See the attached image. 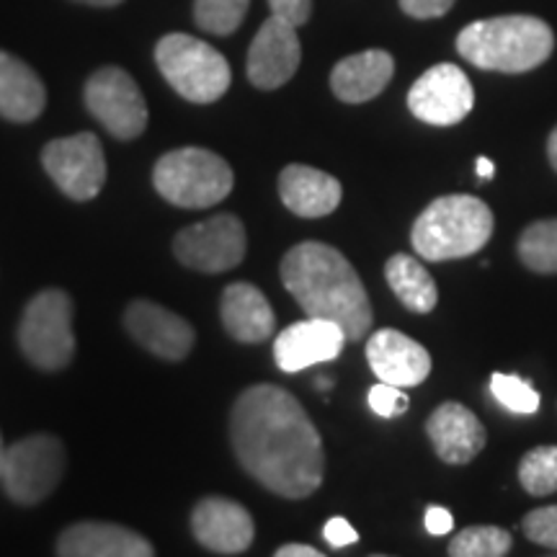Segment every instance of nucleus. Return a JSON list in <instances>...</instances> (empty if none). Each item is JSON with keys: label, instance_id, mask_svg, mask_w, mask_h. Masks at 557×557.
<instances>
[{"label": "nucleus", "instance_id": "obj_1", "mask_svg": "<svg viewBox=\"0 0 557 557\" xmlns=\"http://www.w3.org/2000/svg\"><path fill=\"white\" fill-rule=\"evenodd\" d=\"M230 438L240 468L276 496L302 500L323 485V438L287 389L248 387L233 406Z\"/></svg>", "mask_w": 557, "mask_h": 557}, {"label": "nucleus", "instance_id": "obj_2", "mask_svg": "<svg viewBox=\"0 0 557 557\" xmlns=\"http://www.w3.org/2000/svg\"><path fill=\"white\" fill-rule=\"evenodd\" d=\"M282 284L308 318L333 320L348 341H364L374 323L372 305L357 269L325 243H299L278 267Z\"/></svg>", "mask_w": 557, "mask_h": 557}, {"label": "nucleus", "instance_id": "obj_3", "mask_svg": "<svg viewBox=\"0 0 557 557\" xmlns=\"http://www.w3.org/2000/svg\"><path fill=\"white\" fill-rule=\"evenodd\" d=\"M555 34L537 16H496L465 26L457 52L470 65L496 73H529L549 60Z\"/></svg>", "mask_w": 557, "mask_h": 557}, {"label": "nucleus", "instance_id": "obj_4", "mask_svg": "<svg viewBox=\"0 0 557 557\" xmlns=\"http://www.w3.org/2000/svg\"><path fill=\"white\" fill-rule=\"evenodd\" d=\"M493 227L496 220L483 199L470 194H447L418 214L410 243L426 261L468 259L487 246Z\"/></svg>", "mask_w": 557, "mask_h": 557}, {"label": "nucleus", "instance_id": "obj_5", "mask_svg": "<svg viewBox=\"0 0 557 557\" xmlns=\"http://www.w3.org/2000/svg\"><path fill=\"white\" fill-rule=\"evenodd\" d=\"M235 176L225 158L205 148L165 152L152 169V186L181 209H207L220 205L233 191Z\"/></svg>", "mask_w": 557, "mask_h": 557}, {"label": "nucleus", "instance_id": "obj_6", "mask_svg": "<svg viewBox=\"0 0 557 557\" xmlns=\"http://www.w3.org/2000/svg\"><path fill=\"white\" fill-rule=\"evenodd\" d=\"M156 62L171 88L191 103H214L233 81L227 60L189 34H165L156 47Z\"/></svg>", "mask_w": 557, "mask_h": 557}, {"label": "nucleus", "instance_id": "obj_7", "mask_svg": "<svg viewBox=\"0 0 557 557\" xmlns=\"http://www.w3.org/2000/svg\"><path fill=\"white\" fill-rule=\"evenodd\" d=\"M18 346L45 372L65 369L75 354L73 299L62 289H45L32 297L18 323Z\"/></svg>", "mask_w": 557, "mask_h": 557}, {"label": "nucleus", "instance_id": "obj_8", "mask_svg": "<svg viewBox=\"0 0 557 557\" xmlns=\"http://www.w3.org/2000/svg\"><path fill=\"white\" fill-rule=\"evenodd\" d=\"M65 472V449L58 436L34 434L5 449V496L21 506H37L52 496Z\"/></svg>", "mask_w": 557, "mask_h": 557}, {"label": "nucleus", "instance_id": "obj_9", "mask_svg": "<svg viewBox=\"0 0 557 557\" xmlns=\"http://www.w3.org/2000/svg\"><path fill=\"white\" fill-rule=\"evenodd\" d=\"M86 107L116 139H135L148 127V103L127 70L107 65L86 83Z\"/></svg>", "mask_w": 557, "mask_h": 557}, {"label": "nucleus", "instance_id": "obj_10", "mask_svg": "<svg viewBox=\"0 0 557 557\" xmlns=\"http://www.w3.org/2000/svg\"><path fill=\"white\" fill-rule=\"evenodd\" d=\"M41 165L60 191L75 201L99 197L107 184V158L94 132L52 139L41 150Z\"/></svg>", "mask_w": 557, "mask_h": 557}, {"label": "nucleus", "instance_id": "obj_11", "mask_svg": "<svg viewBox=\"0 0 557 557\" xmlns=\"http://www.w3.org/2000/svg\"><path fill=\"white\" fill-rule=\"evenodd\" d=\"M173 253L201 274H222L246 259V227L235 214H218L181 230L173 238Z\"/></svg>", "mask_w": 557, "mask_h": 557}, {"label": "nucleus", "instance_id": "obj_12", "mask_svg": "<svg viewBox=\"0 0 557 557\" xmlns=\"http://www.w3.org/2000/svg\"><path fill=\"white\" fill-rule=\"evenodd\" d=\"M475 107V90L462 67L442 62L429 67L408 90V109L416 120L451 127L459 124Z\"/></svg>", "mask_w": 557, "mask_h": 557}, {"label": "nucleus", "instance_id": "obj_13", "mask_svg": "<svg viewBox=\"0 0 557 557\" xmlns=\"http://www.w3.org/2000/svg\"><path fill=\"white\" fill-rule=\"evenodd\" d=\"M302 62L297 26L271 16L256 32L248 50V81L261 90H276L295 78Z\"/></svg>", "mask_w": 557, "mask_h": 557}, {"label": "nucleus", "instance_id": "obj_14", "mask_svg": "<svg viewBox=\"0 0 557 557\" xmlns=\"http://www.w3.org/2000/svg\"><path fill=\"white\" fill-rule=\"evenodd\" d=\"M124 325L139 346L165 361L186 359L197 341L189 320L150 299H135L124 312Z\"/></svg>", "mask_w": 557, "mask_h": 557}, {"label": "nucleus", "instance_id": "obj_15", "mask_svg": "<svg viewBox=\"0 0 557 557\" xmlns=\"http://www.w3.org/2000/svg\"><path fill=\"white\" fill-rule=\"evenodd\" d=\"M191 532L199 545L212 553L240 555L253 545L256 524L246 506L222 496H209L194 506Z\"/></svg>", "mask_w": 557, "mask_h": 557}, {"label": "nucleus", "instance_id": "obj_16", "mask_svg": "<svg viewBox=\"0 0 557 557\" xmlns=\"http://www.w3.org/2000/svg\"><path fill=\"white\" fill-rule=\"evenodd\" d=\"M346 333L338 323L323 318H308L289 325L274 341V359L282 372H302V369L333 361L344 351Z\"/></svg>", "mask_w": 557, "mask_h": 557}, {"label": "nucleus", "instance_id": "obj_17", "mask_svg": "<svg viewBox=\"0 0 557 557\" xmlns=\"http://www.w3.org/2000/svg\"><path fill=\"white\" fill-rule=\"evenodd\" d=\"M367 361L382 382L418 387L431 374V354L406 333L382 329L367 338Z\"/></svg>", "mask_w": 557, "mask_h": 557}, {"label": "nucleus", "instance_id": "obj_18", "mask_svg": "<svg viewBox=\"0 0 557 557\" xmlns=\"http://www.w3.org/2000/svg\"><path fill=\"white\" fill-rule=\"evenodd\" d=\"M426 434L438 459L447 465H468L485 447V429L480 418L462 403H442L426 421Z\"/></svg>", "mask_w": 557, "mask_h": 557}, {"label": "nucleus", "instance_id": "obj_19", "mask_svg": "<svg viewBox=\"0 0 557 557\" xmlns=\"http://www.w3.org/2000/svg\"><path fill=\"white\" fill-rule=\"evenodd\" d=\"M62 557H152L156 547L143 534L107 521H81L58 540Z\"/></svg>", "mask_w": 557, "mask_h": 557}, {"label": "nucleus", "instance_id": "obj_20", "mask_svg": "<svg viewBox=\"0 0 557 557\" xmlns=\"http://www.w3.org/2000/svg\"><path fill=\"white\" fill-rule=\"evenodd\" d=\"M278 197L284 207L295 212L297 218H329L336 212L344 197L338 178L331 173L310 169V165L292 163L278 173Z\"/></svg>", "mask_w": 557, "mask_h": 557}, {"label": "nucleus", "instance_id": "obj_21", "mask_svg": "<svg viewBox=\"0 0 557 557\" xmlns=\"http://www.w3.org/2000/svg\"><path fill=\"white\" fill-rule=\"evenodd\" d=\"M220 318L225 331L240 344H263L276 331L274 308L267 295L248 282H235L222 292Z\"/></svg>", "mask_w": 557, "mask_h": 557}, {"label": "nucleus", "instance_id": "obj_22", "mask_svg": "<svg viewBox=\"0 0 557 557\" xmlns=\"http://www.w3.org/2000/svg\"><path fill=\"white\" fill-rule=\"evenodd\" d=\"M395 60L385 50H364L344 58L333 67L331 88L344 103H364L377 99L393 81Z\"/></svg>", "mask_w": 557, "mask_h": 557}, {"label": "nucleus", "instance_id": "obj_23", "mask_svg": "<svg viewBox=\"0 0 557 557\" xmlns=\"http://www.w3.org/2000/svg\"><path fill=\"white\" fill-rule=\"evenodd\" d=\"M47 107V88L24 60L0 50V116L9 122H34Z\"/></svg>", "mask_w": 557, "mask_h": 557}, {"label": "nucleus", "instance_id": "obj_24", "mask_svg": "<svg viewBox=\"0 0 557 557\" xmlns=\"http://www.w3.org/2000/svg\"><path fill=\"white\" fill-rule=\"evenodd\" d=\"M385 278L389 289L395 292V297H398L410 312L426 315V312L436 308V282L418 259H410L406 253H395L385 267Z\"/></svg>", "mask_w": 557, "mask_h": 557}, {"label": "nucleus", "instance_id": "obj_25", "mask_svg": "<svg viewBox=\"0 0 557 557\" xmlns=\"http://www.w3.org/2000/svg\"><path fill=\"white\" fill-rule=\"evenodd\" d=\"M519 259L529 271L557 274V218L529 225L519 238Z\"/></svg>", "mask_w": 557, "mask_h": 557}, {"label": "nucleus", "instance_id": "obj_26", "mask_svg": "<svg viewBox=\"0 0 557 557\" xmlns=\"http://www.w3.org/2000/svg\"><path fill=\"white\" fill-rule=\"evenodd\" d=\"M513 540L506 529L480 524L468 527L451 537L449 555L451 557H504L511 549Z\"/></svg>", "mask_w": 557, "mask_h": 557}, {"label": "nucleus", "instance_id": "obj_27", "mask_svg": "<svg viewBox=\"0 0 557 557\" xmlns=\"http://www.w3.org/2000/svg\"><path fill=\"white\" fill-rule=\"evenodd\" d=\"M519 483L534 498L553 496L557 491V447L527 451L519 462Z\"/></svg>", "mask_w": 557, "mask_h": 557}, {"label": "nucleus", "instance_id": "obj_28", "mask_svg": "<svg viewBox=\"0 0 557 557\" xmlns=\"http://www.w3.org/2000/svg\"><path fill=\"white\" fill-rule=\"evenodd\" d=\"M250 0H197L194 21L214 37H230L246 18Z\"/></svg>", "mask_w": 557, "mask_h": 557}, {"label": "nucleus", "instance_id": "obj_29", "mask_svg": "<svg viewBox=\"0 0 557 557\" xmlns=\"http://www.w3.org/2000/svg\"><path fill=\"white\" fill-rule=\"evenodd\" d=\"M491 393L511 413L532 416L540 410V393L527 380L517 377V374H491Z\"/></svg>", "mask_w": 557, "mask_h": 557}, {"label": "nucleus", "instance_id": "obj_30", "mask_svg": "<svg viewBox=\"0 0 557 557\" xmlns=\"http://www.w3.org/2000/svg\"><path fill=\"white\" fill-rule=\"evenodd\" d=\"M521 529H524V537L534 542V545L557 549V506L529 511L524 521H521Z\"/></svg>", "mask_w": 557, "mask_h": 557}, {"label": "nucleus", "instance_id": "obj_31", "mask_svg": "<svg viewBox=\"0 0 557 557\" xmlns=\"http://www.w3.org/2000/svg\"><path fill=\"white\" fill-rule=\"evenodd\" d=\"M369 408L382 418H398L408 410V395L403 393V387L389 385V382H382L369 389L367 395Z\"/></svg>", "mask_w": 557, "mask_h": 557}, {"label": "nucleus", "instance_id": "obj_32", "mask_svg": "<svg viewBox=\"0 0 557 557\" xmlns=\"http://www.w3.org/2000/svg\"><path fill=\"white\" fill-rule=\"evenodd\" d=\"M271 16L287 21L292 26H302L310 21L312 0H269Z\"/></svg>", "mask_w": 557, "mask_h": 557}, {"label": "nucleus", "instance_id": "obj_33", "mask_svg": "<svg viewBox=\"0 0 557 557\" xmlns=\"http://www.w3.org/2000/svg\"><path fill=\"white\" fill-rule=\"evenodd\" d=\"M457 0H400V9L408 13L410 18H438L451 11Z\"/></svg>", "mask_w": 557, "mask_h": 557}, {"label": "nucleus", "instance_id": "obj_34", "mask_svg": "<svg viewBox=\"0 0 557 557\" xmlns=\"http://www.w3.org/2000/svg\"><path fill=\"white\" fill-rule=\"evenodd\" d=\"M323 537H325V542H329L331 547L341 549V547L354 545V542L359 540V534H357V529L348 524L344 517H333L329 524L323 527Z\"/></svg>", "mask_w": 557, "mask_h": 557}, {"label": "nucleus", "instance_id": "obj_35", "mask_svg": "<svg viewBox=\"0 0 557 557\" xmlns=\"http://www.w3.org/2000/svg\"><path fill=\"white\" fill-rule=\"evenodd\" d=\"M423 524H426L429 534H434V537H442V534L451 532V527H455V517H451L447 508L431 506L426 511V519H423Z\"/></svg>", "mask_w": 557, "mask_h": 557}, {"label": "nucleus", "instance_id": "obj_36", "mask_svg": "<svg viewBox=\"0 0 557 557\" xmlns=\"http://www.w3.org/2000/svg\"><path fill=\"white\" fill-rule=\"evenodd\" d=\"M276 557H320V549L310 545H284L276 549Z\"/></svg>", "mask_w": 557, "mask_h": 557}, {"label": "nucleus", "instance_id": "obj_37", "mask_svg": "<svg viewBox=\"0 0 557 557\" xmlns=\"http://www.w3.org/2000/svg\"><path fill=\"white\" fill-rule=\"evenodd\" d=\"M478 176L483 181L496 176V163H493V160H487V158H478Z\"/></svg>", "mask_w": 557, "mask_h": 557}, {"label": "nucleus", "instance_id": "obj_38", "mask_svg": "<svg viewBox=\"0 0 557 557\" xmlns=\"http://www.w3.org/2000/svg\"><path fill=\"white\" fill-rule=\"evenodd\" d=\"M547 158H549V165L557 171V127L549 132V139H547Z\"/></svg>", "mask_w": 557, "mask_h": 557}, {"label": "nucleus", "instance_id": "obj_39", "mask_svg": "<svg viewBox=\"0 0 557 557\" xmlns=\"http://www.w3.org/2000/svg\"><path fill=\"white\" fill-rule=\"evenodd\" d=\"M75 3H83V5H96V9H114V5L124 3V0H75Z\"/></svg>", "mask_w": 557, "mask_h": 557}, {"label": "nucleus", "instance_id": "obj_40", "mask_svg": "<svg viewBox=\"0 0 557 557\" xmlns=\"http://www.w3.org/2000/svg\"><path fill=\"white\" fill-rule=\"evenodd\" d=\"M318 389H331L333 387V380L331 377H318Z\"/></svg>", "mask_w": 557, "mask_h": 557}, {"label": "nucleus", "instance_id": "obj_41", "mask_svg": "<svg viewBox=\"0 0 557 557\" xmlns=\"http://www.w3.org/2000/svg\"><path fill=\"white\" fill-rule=\"evenodd\" d=\"M3 465H5V447H3V436H0V475H3Z\"/></svg>", "mask_w": 557, "mask_h": 557}]
</instances>
